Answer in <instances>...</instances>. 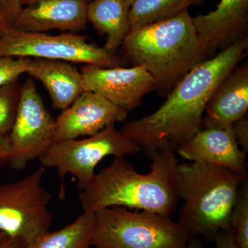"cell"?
Segmentation results:
<instances>
[{
	"label": "cell",
	"mask_w": 248,
	"mask_h": 248,
	"mask_svg": "<svg viewBox=\"0 0 248 248\" xmlns=\"http://www.w3.org/2000/svg\"><path fill=\"white\" fill-rule=\"evenodd\" d=\"M30 58H0V87L26 74Z\"/></svg>",
	"instance_id": "obj_22"
},
{
	"label": "cell",
	"mask_w": 248,
	"mask_h": 248,
	"mask_svg": "<svg viewBox=\"0 0 248 248\" xmlns=\"http://www.w3.org/2000/svg\"><path fill=\"white\" fill-rule=\"evenodd\" d=\"M133 66L143 67L160 93H169L187 73L209 59L188 11L131 29L121 46Z\"/></svg>",
	"instance_id": "obj_3"
},
{
	"label": "cell",
	"mask_w": 248,
	"mask_h": 248,
	"mask_svg": "<svg viewBox=\"0 0 248 248\" xmlns=\"http://www.w3.org/2000/svg\"><path fill=\"white\" fill-rule=\"evenodd\" d=\"M235 138L241 149L247 154L248 151V120L247 116L233 124Z\"/></svg>",
	"instance_id": "obj_24"
},
{
	"label": "cell",
	"mask_w": 248,
	"mask_h": 248,
	"mask_svg": "<svg viewBox=\"0 0 248 248\" xmlns=\"http://www.w3.org/2000/svg\"><path fill=\"white\" fill-rule=\"evenodd\" d=\"M91 248H184L190 236L170 217L111 207L94 213Z\"/></svg>",
	"instance_id": "obj_5"
},
{
	"label": "cell",
	"mask_w": 248,
	"mask_h": 248,
	"mask_svg": "<svg viewBox=\"0 0 248 248\" xmlns=\"http://www.w3.org/2000/svg\"><path fill=\"white\" fill-rule=\"evenodd\" d=\"M247 177L215 165L179 164L177 194L184 204L178 222L190 237L214 240L219 232L228 231L232 210Z\"/></svg>",
	"instance_id": "obj_4"
},
{
	"label": "cell",
	"mask_w": 248,
	"mask_h": 248,
	"mask_svg": "<svg viewBox=\"0 0 248 248\" xmlns=\"http://www.w3.org/2000/svg\"><path fill=\"white\" fill-rule=\"evenodd\" d=\"M129 10L125 0H93L88 3V22L107 35L103 48L109 53L117 54L130 32Z\"/></svg>",
	"instance_id": "obj_17"
},
{
	"label": "cell",
	"mask_w": 248,
	"mask_h": 248,
	"mask_svg": "<svg viewBox=\"0 0 248 248\" xmlns=\"http://www.w3.org/2000/svg\"><path fill=\"white\" fill-rule=\"evenodd\" d=\"M140 151L141 148L137 143L112 124L86 138L55 141L39 160L43 167L56 169L61 178L67 174L73 176L81 192L94 177L96 167L104 158L125 157Z\"/></svg>",
	"instance_id": "obj_7"
},
{
	"label": "cell",
	"mask_w": 248,
	"mask_h": 248,
	"mask_svg": "<svg viewBox=\"0 0 248 248\" xmlns=\"http://www.w3.org/2000/svg\"><path fill=\"white\" fill-rule=\"evenodd\" d=\"M58 60L102 68L122 66L124 59L75 32L50 35L7 27L0 37V58Z\"/></svg>",
	"instance_id": "obj_6"
},
{
	"label": "cell",
	"mask_w": 248,
	"mask_h": 248,
	"mask_svg": "<svg viewBox=\"0 0 248 248\" xmlns=\"http://www.w3.org/2000/svg\"><path fill=\"white\" fill-rule=\"evenodd\" d=\"M151 170L140 174L125 157L95 173L80 192L81 208L95 213L111 207H123L170 217L177 208V175L179 163L174 151L162 150L151 155Z\"/></svg>",
	"instance_id": "obj_2"
},
{
	"label": "cell",
	"mask_w": 248,
	"mask_h": 248,
	"mask_svg": "<svg viewBox=\"0 0 248 248\" xmlns=\"http://www.w3.org/2000/svg\"><path fill=\"white\" fill-rule=\"evenodd\" d=\"M228 232L239 248H248V178L241 183L232 210Z\"/></svg>",
	"instance_id": "obj_20"
},
{
	"label": "cell",
	"mask_w": 248,
	"mask_h": 248,
	"mask_svg": "<svg viewBox=\"0 0 248 248\" xmlns=\"http://www.w3.org/2000/svg\"><path fill=\"white\" fill-rule=\"evenodd\" d=\"M21 86L18 78L0 87V135L11 133L17 114Z\"/></svg>",
	"instance_id": "obj_21"
},
{
	"label": "cell",
	"mask_w": 248,
	"mask_h": 248,
	"mask_svg": "<svg viewBox=\"0 0 248 248\" xmlns=\"http://www.w3.org/2000/svg\"><path fill=\"white\" fill-rule=\"evenodd\" d=\"M45 168L17 182L0 185V231L20 240L24 247L49 231L51 194L42 185Z\"/></svg>",
	"instance_id": "obj_8"
},
{
	"label": "cell",
	"mask_w": 248,
	"mask_h": 248,
	"mask_svg": "<svg viewBox=\"0 0 248 248\" xmlns=\"http://www.w3.org/2000/svg\"><path fill=\"white\" fill-rule=\"evenodd\" d=\"M202 0H135L129 10L130 30L175 17Z\"/></svg>",
	"instance_id": "obj_19"
},
{
	"label": "cell",
	"mask_w": 248,
	"mask_h": 248,
	"mask_svg": "<svg viewBox=\"0 0 248 248\" xmlns=\"http://www.w3.org/2000/svg\"><path fill=\"white\" fill-rule=\"evenodd\" d=\"M81 72L86 91L97 93L127 112L138 108L146 94L157 89L154 78L142 66L84 65Z\"/></svg>",
	"instance_id": "obj_10"
},
{
	"label": "cell",
	"mask_w": 248,
	"mask_h": 248,
	"mask_svg": "<svg viewBox=\"0 0 248 248\" xmlns=\"http://www.w3.org/2000/svg\"><path fill=\"white\" fill-rule=\"evenodd\" d=\"M246 37L205 60L182 78L151 115L124 124L121 132L151 156L176 149L203 127L207 104L220 83L248 53Z\"/></svg>",
	"instance_id": "obj_1"
},
{
	"label": "cell",
	"mask_w": 248,
	"mask_h": 248,
	"mask_svg": "<svg viewBox=\"0 0 248 248\" xmlns=\"http://www.w3.org/2000/svg\"><path fill=\"white\" fill-rule=\"evenodd\" d=\"M248 110V65L237 66L215 90L207 104L203 127H231Z\"/></svg>",
	"instance_id": "obj_15"
},
{
	"label": "cell",
	"mask_w": 248,
	"mask_h": 248,
	"mask_svg": "<svg viewBox=\"0 0 248 248\" xmlns=\"http://www.w3.org/2000/svg\"><path fill=\"white\" fill-rule=\"evenodd\" d=\"M26 74L44 85L53 107L62 111L86 91L81 71L70 62L31 59Z\"/></svg>",
	"instance_id": "obj_16"
},
{
	"label": "cell",
	"mask_w": 248,
	"mask_h": 248,
	"mask_svg": "<svg viewBox=\"0 0 248 248\" xmlns=\"http://www.w3.org/2000/svg\"><path fill=\"white\" fill-rule=\"evenodd\" d=\"M37 0H22V6H29V5L32 4V3L35 2ZM88 2L93 1V0H86Z\"/></svg>",
	"instance_id": "obj_30"
},
{
	"label": "cell",
	"mask_w": 248,
	"mask_h": 248,
	"mask_svg": "<svg viewBox=\"0 0 248 248\" xmlns=\"http://www.w3.org/2000/svg\"><path fill=\"white\" fill-rule=\"evenodd\" d=\"M94 223V213L84 211L70 224L46 232L24 248H91Z\"/></svg>",
	"instance_id": "obj_18"
},
{
	"label": "cell",
	"mask_w": 248,
	"mask_h": 248,
	"mask_svg": "<svg viewBox=\"0 0 248 248\" xmlns=\"http://www.w3.org/2000/svg\"><path fill=\"white\" fill-rule=\"evenodd\" d=\"M6 234H5V233L2 232L0 231V239H2V238H4V236H6Z\"/></svg>",
	"instance_id": "obj_32"
},
{
	"label": "cell",
	"mask_w": 248,
	"mask_h": 248,
	"mask_svg": "<svg viewBox=\"0 0 248 248\" xmlns=\"http://www.w3.org/2000/svg\"><path fill=\"white\" fill-rule=\"evenodd\" d=\"M197 35L208 58L248 37V0H220L217 8L193 17Z\"/></svg>",
	"instance_id": "obj_13"
},
{
	"label": "cell",
	"mask_w": 248,
	"mask_h": 248,
	"mask_svg": "<svg viewBox=\"0 0 248 248\" xmlns=\"http://www.w3.org/2000/svg\"><path fill=\"white\" fill-rule=\"evenodd\" d=\"M215 248H239L233 239L231 233L227 231L219 232L215 236Z\"/></svg>",
	"instance_id": "obj_26"
},
{
	"label": "cell",
	"mask_w": 248,
	"mask_h": 248,
	"mask_svg": "<svg viewBox=\"0 0 248 248\" xmlns=\"http://www.w3.org/2000/svg\"><path fill=\"white\" fill-rule=\"evenodd\" d=\"M0 7L6 27H12L22 9V0H0Z\"/></svg>",
	"instance_id": "obj_23"
},
{
	"label": "cell",
	"mask_w": 248,
	"mask_h": 248,
	"mask_svg": "<svg viewBox=\"0 0 248 248\" xmlns=\"http://www.w3.org/2000/svg\"><path fill=\"white\" fill-rule=\"evenodd\" d=\"M11 151L12 148L9 135H0V169L9 164Z\"/></svg>",
	"instance_id": "obj_25"
},
{
	"label": "cell",
	"mask_w": 248,
	"mask_h": 248,
	"mask_svg": "<svg viewBox=\"0 0 248 248\" xmlns=\"http://www.w3.org/2000/svg\"><path fill=\"white\" fill-rule=\"evenodd\" d=\"M184 248H205L202 244V241H200L198 238L196 239V237H190L187 243V246Z\"/></svg>",
	"instance_id": "obj_28"
},
{
	"label": "cell",
	"mask_w": 248,
	"mask_h": 248,
	"mask_svg": "<svg viewBox=\"0 0 248 248\" xmlns=\"http://www.w3.org/2000/svg\"><path fill=\"white\" fill-rule=\"evenodd\" d=\"M176 151L190 162L215 165L247 175L246 153L240 148L231 127H202Z\"/></svg>",
	"instance_id": "obj_12"
},
{
	"label": "cell",
	"mask_w": 248,
	"mask_h": 248,
	"mask_svg": "<svg viewBox=\"0 0 248 248\" xmlns=\"http://www.w3.org/2000/svg\"><path fill=\"white\" fill-rule=\"evenodd\" d=\"M6 23H5L4 16L1 12V7H0V37L4 33L5 29H6Z\"/></svg>",
	"instance_id": "obj_29"
},
{
	"label": "cell",
	"mask_w": 248,
	"mask_h": 248,
	"mask_svg": "<svg viewBox=\"0 0 248 248\" xmlns=\"http://www.w3.org/2000/svg\"><path fill=\"white\" fill-rule=\"evenodd\" d=\"M55 122L47 110L31 78L21 86L17 114L9 134V165L22 170L29 163L40 159L55 142Z\"/></svg>",
	"instance_id": "obj_9"
},
{
	"label": "cell",
	"mask_w": 248,
	"mask_h": 248,
	"mask_svg": "<svg viewBox=\"0 0 248 248\" xmlns=\"http://www.w3.org/2000/svg\"><path fill=\"white\" fill-rule=\"evenodd\" d=\"M128 113L97 93L85 91L55 120V141L92 136L126 120Z\"/></svg>",
	"instance_id": "obj_11"
},
{
	"label": "cell",
	"mask_w": 248,
	"mask_h": 248,
	"mask_svg": "<svg viewBox=\"0 0 248 248\" xmlns=\"http://www.w3.org/2000/svg\"><path fill=\"white\" fill-rule=\"evenodd\" d=\"M88 3L86 0H37L23 6L12 27L26 32L59 30L77 33L86 29Z\"/></svg>",
	"instance_id": "obj_14"
},
{
	"label": "cell",
	"mask_w": 248,
	"mask_h": 248,
	"mask_svg": "<svg viewBox=\"0 0 248 248\" xmlns=\"http://www.w3.org/2000/svg\"><path fill=\"white\" fill-rule=\"evenodd\" d=\"M24 244L20 240L4 236L0 239V248H24Z\"/></svg>",
	"instance_id": "obj_27"
},
{
	"label": "cell",
	"mask_w": 248,
	"mask_h": 248,
	"mask_svg": "<svg viewBox=\"0 0 248 248\" xmlns=\"http://www.w3.org/2000/svg\"><path fill=\"white\" fill-rule=\"evenodd\" d=\"M134 1H135V0H125V2H126V4L128 5L129 7H130V6L133 4Z\"/></svg>",
	"instance_id": "obj_31"
}]
</instances>
